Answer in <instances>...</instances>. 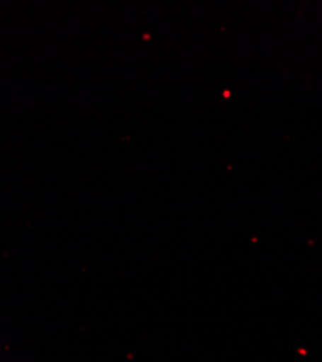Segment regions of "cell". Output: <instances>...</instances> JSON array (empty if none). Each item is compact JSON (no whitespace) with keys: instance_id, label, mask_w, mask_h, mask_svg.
I'll list each match as a JSON object with an SVG mask.
<instances>
[]
</instances>
